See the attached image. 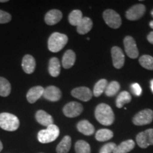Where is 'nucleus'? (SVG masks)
Returning <instances> with one entry per match:
<instances>
[{
    "label": "nucleus",
    "mask_w": 153,
    "mask_h": 153,
    "mask_svg": "<svg viewBox=\"0 0 153 153\" xmlns=\"http://www.w3.org/2000/svg\"><path fill=\"white\" fill-rule=\"evenodd\" d=\"M95 118L99 123L108 126L114 122L115 116L111 107L106 104H100L95 109Z\"/></svg>",
    "instance_id": "f257e3e1"
},
{
    "label": "nucleus",
    "mask_w": 153,
    "mask_h": 153,
    "mask_svg": "<svg viewBox=\"0 0 153 153\" xmlns=\"http://www.w3.org/2000/svg\"><path fill=\"white\" fill-rule=\"evenodd\" d=\"M68 37L65 34L55 32L52 33L48 38V47L50 51L57 53L60 51L68 43Z\"/></svg>",
    "instance_id": "f03ea898"
},
{
    "label": "nucleus",
    "mask_w": 153,
    "mask_h": 153,
    "mask_svg": "<svg viewBox=\"0 0 153 153\" xmlns=\"http://www.w3.org/2000/svg\"><path fill=\"white\" fill-rule=\"evenodd\" d=\"M60 135V129L56 125L53 124L48 126L46 129L41 130L38 133V140L41 143H52L55 141Z\"/></svg>",
    "instance_id": "7ed1b4c3"
},
{
    "label": "nucleus",
    "mask_w": 153,
    "mask_h": 153,
    "mask_svg": "<svg viewBox=\"0 0 153 153\" xmlns=\"http://www.w3.org/2000/svg\"><path fill=\"white\" fill-rule=\"evenodd\" d=\"M19 118L14 114L9 113L0 114V128L7 131H15L19 128Z\"/></svg>",
    "instance_id": "20e7f679"
},
{
    "label": "nucleus",
    "mask_w": 153,
    "mask_h": 153,
    "mask_svg": "<svg viewBox=\"0 0 153 153\" xmlns=\"http://www.w3.org/2000/svg\"><path fill=\"white\" fill-rule=\"evenodd\" d=\"M103 18L106 24L112 28H119L122 24L120 15L113 9H107L104 11Z\"/></svg>",
    "instance_id": "39448f33"
},
{
    "label": "nucleus",
    "mask_w": 153,
    "mask_h": 153,
    "mask_svg": "<svg viewBox=\"0 0 153 153\" xmlns=\"http://www.w3.org/2000/svg\"><path fill=\"white\" fill-rule=\"evenodd\" d=\"M153 120V111L144 109L137 113L133 118V123L136 126H144L152 123Z\"/></svg>",
    "instance_id": "423d86ee"
},
{
    "label": "nucleus",
    "mask_w": 153,
    "mask_h": 153,
    "mask_svg": "<svg viewBox=\"0 0 153 153\" xmlns=\"http://www.w3.org/2000/svg\"><path fill=\"white\" fill-rule=\"evenodd\" d=\"M136 143L141 148H147L150 145H153V128L148 129L137 134Z\"/></svg>",
    "instance_id": "0eeeda50"
},
{
    "label": "nucleus",
    "mask_w": 153,
    "mask_h": 153,
    "mask_svg": "<svg viewBox=\"0 0 153 153\" xmlns=\"http://www.w3.org/2000/svg\"><path fill=\"white\" fill-rule=\"evenodd\" d=\"M63 114L68 118H74L79 116L83 111V106L79 103L71 101L63 108Z\"/></svg>",
    "instance_id": "6e6552de"
},
{
    "label": "nucleus",
    "mask_w": 153,
    "mask_h": 153,
    "mask_svg": "<svg viewBox=\"0 0 153 153\" xmlns=\"http://www.w3.org/2000/svg\"><path fill=\"white\" fill-rule=\"evenodd\" d=\"M123 43L128 56L132 59H136L139 55V51L134 38L129 36H126L123 40Z\"/></svg>",
    "instance_id": "1a4fd4ad"
},
{
    "label": "nucleus",
    "mask_w": 153,
    "mask_h": 153,
    "mask_svg": "<svg viewBox=\"0 0 153 153\" xmlns=\"http://www.w3.org/2000/svg\"><path fill=\"white\" fill-rule=\"evenodd\" d=\"M146 11V7L143 4H135L131 7L128 10L126 11V16L128 20L135 21L138 20L141 17L143 16Z\"/></svg>",
    "instance_id": "9d476101"
},
{
    "label": "nucleus",
    "mask_w": 153,
    "mask_h": 153,
    "mask_svg": "<svg viewBox=\"0 0 153 153\" xmlns=\"http://www.w3.org/2000/svg\"><path fill=\"white\" fill-rule=\"evenodd\" d=\"M113 65L116 69H120L125 63V55L119 47L114 46L111 48Z\"/></svg>",
    "instance_id": "9b49d317"
},
{
    "label": "nucleus",
    "mask_w": 153,
    "mask_h": 153,
    "mask_svg": "<svg viewBox=\"0 0 153 153\" xmlns=\"http://www.w3.org/2000/svg\"><path fill=\"white\" fill-rule=\"evenodd\" d=\"M72 96L74 98L83 101H89L92 97L93 94L90 89L86 87H76L72 91Z\"/></svg>",
    "instance_id": "f8f14e48"
},
{
    "label": "nucleus",
    "mask_w": 153,
    "mask_h": 153,
    "mask_svg": "<svg viewBox=\"0 0 153 153\" xmlns=\"http://www.w3.org/2000/svg\"><path fill=\"white\" fill-rule=\"evenodd\" d=\"M44 99L51 101H57L62 97V92L60 89L55 86H49L44 90L43 95Z\"/></svg>",
    "instance_id": "ddd939ff"
},
{
    "label": "nucleus",
    "mask_w": 153,
    "mask_h": 153,
    "mask_svg": "<svg viewBox=\"0 0 153 153\" xmlns=\"http://www.w3.org/2000/svg\"><path fill=\"white\" fill-rule=\"evenodd\" d=\"M44 90L45 89L41 86H36V87L30 88L26 94V98L28 102L30 104L35 103L41 97H43Z\"/></svg>",
    "instance_id": "4468645a"
},
{
    "label": "nucleus",
    "mask_w": 153,
    "mask_h": 153,
    "mask_svg": "<svg viewBox=\"0 0 153 153\" xmlns=\"http://www.w3.org/2000/svg\"><path fill=\"white\" fill-rule=\"evenodd\" d=\"M62 18V12L58 9H52L49 11L45 16V22L49 26L57 24Z\"/></svg>",
    "instance_id": "2eb2a0df"
},
{
    "label": "nucleus",
    "mask_w": 153,
    "mask_h": 153,
    "mask_svg": "<svg viewBox=\"0 0 153 153\" xmlns=\"http://www.w3.org/2000/svg\"><path fill=\"white\" fill-rule=\"evenodd\" d=\"M36 119L38 123L45 127L53 125L54 122L52 116L43 110H39L36 112Z\"/></svg>",
    "instance_id": "dca6fc26"
},
{
    "label": "nucleus",
    "mask_w": 153,
    "mask_h": 153,
    "mask_svg": "<svg viewBox=\"0 0 153 153\" xmlns=\"http://www.w3.org/2000/svg\"><path fill=\"white\" fill-rule=\"evenodd\" d=\"M22 66L26 74L33 73L36 68V60L30 55H26L22 60Z\"/></svg>",
    "instance_id": "f3484780"
},
{
    "label": "nucleus",
    "mask_w": 153,
    "mask_h": 153,
    "mask_svg": "<svg viewBox=\"0 0 153 153\" xmlns=\"http://www.w3.org/2000/svg\"><path fill=\"white\" fill-rule=\"evenodd\" d=\"M76 128L79 133L85 135H91L95 132V128L94 126L87 120H80L76 125Z\"/></svg>",
    "instance_id": "a211bd4d"
},
{
    "label": "nucleus",
    "mask_w": 153,
    "mask_h": 153,
    "mask_svg": "<svg viewBox=\"0 0 153 153\" xmlns=\"http://www.w3.org/2000/svg\"><path fill=\"white\" fill-rule=\"evenodd\" d=\"M93 26V22L91 19L88 18V17H83L82 20L76 26V30L77 33L82 35H85V34L89 33L90 31Z\"/></svg>",
    "instance_id": "6ab92c4d"
},
{
    "label": "nucleus",
    "mask_w": 153,
    "mask_h": 153,
    "mask_svg": "<svg viewBox=\"0 0 153 153\" xmlns=\"http://www.w3.org/2000/svg\"><path fill=\"white\" fill-rule=\"evenodd\" d=\"M76 60V55L73 51L68 50L65 54L63 55L62 65V67L65 69H69L72 68L74 65Z\"/></svg>",
    "instance_id": "aec40b11"
},
{
    "label": "nucleus",
    "mask_w": 153,
    "mask_h": 153,
    "mask_svg": "<svg viewBox=\"0 0 153 153\" xmlns=\"http://www.w3.org/2000/svg\"><path fill=\"white\" fill-rule=\"evenodd\" d=\"M135 143L133 140H127L120 144L116 145L113 153H128L135 148Z\"/></svg>",
    "instance_id": "412c9836"
},
{
    "label": "nucleus",
    "mask_w": 153,
    "mask_h": 153,
    "mask_svg": "<svg viewBox=\"0 0 153 153\" xmlns=\"http://www.w3.org/2000/svg\"><path fill=\"white\" fill-rule=\"evenodd\" d=\"M72 139L69 135H65L63 137L56 148L57 153H68L71 148Z\"/></svg>",
    "instance_id": "4be33fe9"
},
{
    "label": "nucleus",
    "mask_w": 153,
    "mask_h": 153,
    "mask_svg": "<svg viewBox=\"0 0 153 153\" xmlns=\"http://www.w3.org/2000/svg\"><path fill=\"white\" fill-rule=\"evenodd\" d=\"M49 74L53 77H57L60 73V62L57 57H52L49 61Z\"/></svg>",
    "instance_id": "5701e85b"
},
{
    "label": "nucleus",
    "mask_w": 153,
    "mask_h": 153,
    "mask_svg": "<svg viewBox=\"0 0 153 153\" xmlns=\"http://www.w3.org/2000/svg\"><path fill=\"white\" fill-rule=\"evenodd\" d=\"M131 94L126 91H121L117 97L116 101V106L118 108H122L124 105L126 104H128L131 101Z\"/></svg>",
    "instance_id": "b1692460"
},
{
    "label": "nucleus",
    "mask_w": 153,
    "mask_h": 153,
    "mask_svg": "<svg viewBox=\"0 0 153 153\" xmlns=\"http://www.w3.org/2000/svg\"><path fill=\"white\" fill-rule=\"evenodd\" d=\"M114 137V133L109 129H100L96 133L95 138L99 142H104L111 139Z\"/></svg>",
    "instance_id": "393cba45"
},
{
    "label": "nucleus",
    "mask_w": 153,
    "mask_h": 153,
    "mask_svg": "<svg viewBox=\"0 0 153 153\" xmlns=\"http://www.w3.org/2000/svg\"><path fill=\"white\" fill-rule=\"evenodd\" d=\"M107 86H108V82L106 79H101L99 80L97 83L95 84L94 87L93 94L94 97H98L102 94V93L106 90Z\"/></svg>",
    "instance_id": "a878e982"
},
{
    "label": "nucleus",
    "mask_w": 153,
    "mask_h": 153,
    "mask_svg": "<svg viewBox=\"0 0 153 153\" xmlns=\"http://www.w3.org/2000/svg\"><path fill=\"white\" fill-rule=\"evenodd\" d=\"M82 19H83V16H82V11L78 10V9H75V10L72 11L68 17L70 24L72 26H77L79 25L80 22L82 20Z\"/></svg>",
    "instance_id": "bb28decb"
},
{
    "label": "nucleus",
    "mask_w": 153,
    "mask_h": 153,
    "mask_svg": "<svg viewBox=\"0 0 153 153\" xmlns=\"http://www.w3.org/2000/svg\"><path fill=\"white\" fill-rule=\"evenodd\" d=\"M11 84L5 78L0 76V96L1 97H7L11 93Z\"/></svg>",
    "instance_id": "cd10ccee"
},
{
    "label": "nucleus",
    "mask_w": 153,
    "mask_h": 153,
    "mask_svg": "<svg viewBox=\"0 0 153 153\" xmlns=\"http://www.w3.org/2000/svg\"><path fill=\"white\" fill-rule=\"evenodd\" d=\"M76 153H91V148L89 143L85 140H78L74 145Z\"/></svg>",
    "instance_id": "c85d7f7f"
},
{
    "label": "nucleus",
    "mask_w": 153,
    "mask_h": 153,
    "mask_svg": "<svg viewBox=\"0 0 153 153\" xmlns=\"http://www.w3.org/2000/svg\"><path fill=\"white\" fill-rule=\"evenodd\" d=\"M140 65L149 70H153V57L148 55H142L139 59Z\"/></svg>",
    "instance_id": "c756f323"
},
{
    "label": "nucleus",
    "mask_w": 153,
    "mask_h": 153,
    "mask_svg": "<svg viewBox=\"0 0 153 153\" xmlns=\"http://www.w3.org/2000/svg\"><path fill=\"white\" fill-rule=\"evenodd\" d=\"M120 86L118 82L113 81L110 82L107 86L106 90H105V94L108 97H113L116 95L120 90Z\"/></svg>",
    "instance_id": "7c9ffc66"
},
{
    "label": "nucleus",
    "mask_w": 153,
    "mask_h": 153,
    "mask_svg": "<svg viewBox=\"0 0 153 153\" xmlns=\"http://www.w3.org/2000/svg\"><path fill=\"white\" fill-rule=\"evenodd\" d=\"M116 147V144L114 143H108L101 147L99 153H112L114 152Z\"/></svg>",
    "instance_id": "2f4dec72"
},
{
    "label": "nucleus",
    "mask_w": 153,
    "mask_h": 153,
    "mask_svg": "<svg viewBox=\"0 0 153 153\" xmlns=\"http://www.w3.org/2000/svg\"><path fill=\"white\" fill-rule=\"evenodd\" d=\"M11 19V16L10 14L4 11L0 10V24H7L10 22Z\"/></svg>",
    "instance_id": "473e14b6"
},
{
    "label": "nucleus",
    "mask_w": 153,
    "mask_h": 153,
    "mask_svg": "<svg viewBox=\"0 0 153 153\" xmlns=\"http://www.w3.org/2000/svg\"><path fill=\"white\" fill-rule=\"evenodd\" d=\"M131 90L133 91V93L135 95L139 96L141 95L142 94V88H141L139 84L137 83H133L131 85Z\"/></svg>",
    "instance_id": "72a5a7b5"
},
{
    "label": "nucleus",
    "mask_w": 153,
    "mask_h": 153,
    "mask_svg": "<svg viewBox=\"0 0 153 153\" xmlns=\"http://www.w3.org/2000/svg\"><path fill=\"white\" fill-rule=\"evenodd\" d=\"M147 38H148V41L150 42L151 44H153V31L150 32V33L148 34Z\"/></svg>",
    "instance_id": "f704fd0d"
},
{
    "label": "nucleus",
    "mask_w": 153,
    "mask_h": 153,
    "mask_svg": "<svg viewBox=\"0 0 153 153\" xmlns=\"http://www.w3.org/2000/svg\"><path fill=\"white\" fill-rule=\"evenodd\" d=\"M150 88H151V90H152L153 93V79H152L150 81Z\"/></svg>",
    "instance_id": "c9c22d12"
},
{
    "label": "nucleus",
    "mask_w": 153,
    "mask_h": 153,
    "mask_svg": "<svg viewBox=\"0 0 153 153\" xmlns=\"http://www.w3.org/2000/svg\"><path fill=\"white\" fill-rule=\"evenodd\" d=\"M2 149H3V145H2V143H1V140H0V152L2 150Z\"/></svg>",
    "instance_id": "e433bc0d"
},
{
    "label": "nucleus",
    "mask_w": 153,
    "mask_h": 153,
    "mask_svg": "<svg viewBox=\"0 0 153 153\" xmlns=\"http://www.w3.org/2000/svg\"><path fill=\"white\" fill-rule=\"evenodd\" d=\"M150 28H152L153 29V21L150 22Z\"/></svg>",
    "instance_id": "4c0bfd02"
},
{
    "label": "nucleus",
    "mask_w": 153,
    "mask_h": 153,
    "mask_svg": "<svg viewBox=\"0 0 153 153\" xmlns=\"http://www.w3.org/2000/svg\"><path fill=\"white\" fill-rule=\"evenodd\" d=\"M8 1L7 0H0V2H7Z\"/></svg>",
    "instance_id": "58836bf2"
},
{
    "label": "nucleus",
    "mask_w": 153,
    "mask_h": 153,
    "mask_svg": "<svg viewBox=\"0 0 153 153\" xmlns=\"http://www.w3.org/2000/svg\"><path fill=\"white\" fill-rule=\"evenodd\" d=\"M151 15H152V16L153 17V9L152 10V11H151Z\"/></svg>",
    "instance_id": "ea45409f"
}]
</instances>
